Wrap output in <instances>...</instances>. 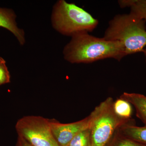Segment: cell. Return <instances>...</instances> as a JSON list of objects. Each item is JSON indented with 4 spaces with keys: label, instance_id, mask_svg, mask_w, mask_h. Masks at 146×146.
<instances>
[{
    "label": "cell",
    "instance_id": "cell-1",
    "mask_svg": "<svg viewBox=\"0 0 146 146\" xmlns=\"http://www.w3.org/2000/svg\"><path fill=\"white\" fill-rule=\"evenodd\" d=\"M63 54L65 60L71 63H91L108 58L120 61L125 56L121 42L108 41L87 32L72 36L64 47Z\"/></svg>",
    "mask_w": 146,
    "mask_h": 146
},
{
    "label": "cell",
    "instance_id": "cell-2",
    "mask_svg": "<svg viewBox=\"0 0 146 146\" xmlns=\"http://www.w3.org/2000/svg\"><path fill=\"white\" fill-rule=\"evenodd\" d=\"M145 22L130 12L116 15L110 21L103 38L121 42L125 56L143 52L146 46Z\"/></svg>",
    "mask_w": 146,
    "mask_h": 146
},
{
    "label": "cell",
    "instance_id": "cell-3",
    "mask_svg": "<svg viewBox=\"0 0 146 146\" xmlns=\"http://www.w3.org/2000/svg\"><path fill=\"white\" fill-rule=\"evenodd\" d=\"M53 27L60 34L72 36L82 32H91L99 21L90 13L74 3L65 0L56 3L51 16Z\"/></svg>",
    "mask_w": 146,
    "mask_h": 146
},
{
    "label": "cell",
    "instance_id": "cell-4",
    "mask_svg": "<svg viewBox=\"0 0 146 146\" xmlns=\"http://www.w3.org/2000/svg\"><path fill=\"white\" fill-rule=\"evenodd\" d=\"M114 102L111 97L107 98L89 115L91 146H105L120 127L130 123V120L124 119L115 113Z\"/></svg>",
    "mask_w": 146,
    "mask_h": 146
},
{
    "label": "cell",
    "instance_id": "cell-5",
    "mask_svg": "<svg viewBox=\"0 0 146 146\" xmlns=\"http://www.w3.org/2000/svg\"><path fill=\"white\" fill-rule=\"evenodd\" d=\"M18 137L33 146H60L53 135L50 120L39 116H27L17 121Z\"/></svg>",
    "mask_w": 146,
    "mask_h": 146
},
{
    "label": "cell",
    "instance_id": "cell-6",
    "mask_svg": "<svg viewBox=\"0 0 146 146\" xmlns=\"http://www.w3.org/2000/svg\"><path fill=\"white\" fill-rule=\"evenodd\" d=\"M90 122L89 115L83 119L69 123L50 120L53 135L60 146H67L76 135L89 127Z\"/></svg>",
    "mask_w": 146,
    "mask_h": 146
},
{
    "label": "cell",
    "instance_id": "cell-7",
    "mask_svg": "<svg viewBox=\"0 0 146 146\" xmlns=\"http://www.w3.org/2000/svg\"><path fill=\"white\" fill-rule=\"evenodd\" d=\"M16 18V14L12 9L0 7V27L12 33L20 44L23 45L25 42V33L17 26Z\"/></svg>",
    "mask_w": 146,
    "mask_h": 146
},
{
    "label": "cell",
    "instance_id": "cell-8",
    "mask_svg": "<svg viewBox=\"0 0 146 146\" xmlns=\"http://www.w3.org/2000/svg\"><path fill=\"white\" fill-rule=\"evenodd\" d=\"M120 98L134 106L136 116L146 125V96L136 93L124 92Z\"/></svg>",
    "mask_w": 146,
    "mask_h": 146
},
{
    "label": "cell",
    "instance_id": "cell-9",
    "mask_svg": "<svg viewBox=\"0 0 146 146\" xmlns=\"http://www.w3.org/2000/svg\"><path fill=\"white\" fill-rule=\"evenodd\" d=\"M117 131L125 137L146 145V125L138 127L128 123L120 127Z\"/></svg>",
    "mask_w": 146,
    "mask_h": 146
},
{
    "label": "cell",
    "instance_id": "cell-10",
    "mask_svg": "<svg viewBox=\"0 0 146 146\" xmlns=\"http://www.w3.org/2000/svg\"><path fill=\"white\" fill-rule=\"evenodd\" d=\"M113 108L115 113L120 117L124 119L130 120L132 108L129 102L119 98L114 102Z\"/></svg>",
    "mask_w": 146,
    "mask_h": 146
},
{
    "label": "cell",
    "instance_id": "cell-11",
    "mask_svg": "<svg viewBox=\"0 0 146 146\" xmlns=\"http://www.w3.org/2000/svg\"><path fill=\"white\" fill-rule=\"evenodd\" d=\"M67 146H91V132L89 127L76 135Z\"/></svg>",
    "mask_w": 146,
    "mask_h": 146
},
{
    "label": "cell",
    "instance_id": "cell-12",
    "mask_svg": "<svg viewBox=\"0 0 146 146\" xmlns=\"http://www.w3.org/2000/svg\"><path fill=\"white\" fill-rule=\"evenodd\" d=\"M130 7V13L146 22V0H135Z\"/></svg>",
    "mask_w": 146,
    "mask_h": 146
},
{
    "label": "cell",
    "instance_id": "cell-13",
    "mask_svg": "<svg viewBox=\"0 0 146 146\" xmlns=\"http://www.w3.org/2000/svg\"><path fill=\"white\" fill-rule=\"evenodd\" d=\"M114 144L113 146H146V145L129 139L121 135L117 131L114 133Z\"/></svg>",
    "mask_w": 146,
    "mask_h": 146
},
{
    "label": "cell",
    "instance_id": "cell-14",
    "mask_svg": "<svg viewBox=\"0 0 146 146\" xmlns=\"http://www.w3.org/2000/svg\"><path fill=\"white\" fill-rule=\"evenodd\" d=\"M11 76L6 61L0 57V86L11 82Z\"/></svg>",
    "mask_w": 146,
    "mask_h": 146
},
{
    "label": "cell",
    "instance_id": "cell-15",
    "mask_svg": "<svg viewBox=\"0 0 146 146\" xmlns=\"http://www.w3.org/2000/svg\"><path fill=\"white\" fill-rule=\"evenodd\" d=\"M135 0H120L118 1V3L122 8L131 7L135 2Z\"/></svg>",
    "mask_w": 146,
    "mask_h": 146
},
{
    "label": "cell",
    "instance_id": "cell-16",
    "mask_svg": "<svg viewBox=\"0 0 146 146\" xmlns=\"http://www.w3.org/2000/svg\"><path fill=\"white\" fill-rule=\"evenodd\" d=\"M17 146H33L23 138L18 137Z\"/></svg>",
    "mask_w": 146,
    "mask_h": 146
},
{
    "label": "cell",
    "instance_id": "cell-17",
    "mask_svg": "<svg viewBox=\"0 0 146 146\" xmlns=\"http://www.w3.org/2000/svg\"><path fill=\"white\" fill-rule=\"evenodd\" d=\"M143 52V53L144 55H145V60L146 62V48L144 49Z\"/></svg>",
    "mask_w": 146,
    "mask_h": 146
}]
</instances>
